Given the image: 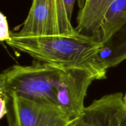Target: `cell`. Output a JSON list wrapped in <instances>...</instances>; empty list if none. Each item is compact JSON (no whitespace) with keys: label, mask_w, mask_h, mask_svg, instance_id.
Returning <instances> with one entry per match:
<instances>
[{"label":"cell","mask_w":126,"mask_h":126,"mask_svg":"<svg viewBox=\"0 0 126 126\" xmlns=\"http://www.w3.org/2000/svg\"><path fill=\"white\" fill-rule=\"evenodd\" d=\"M66 126H95L94 124L85 116L82 115L70 121Z\"/></svg>","instance_id":"cell-11"},{"label":"cell","mask_w":126,"mask_h":126,"mask_svg":"<svg viewBox=\"0 0 126 126\" xmlns=\"http://www.w3.org/2000/svg\"><path fill=\"white\" fill-rule=\"evenodd\" d=\"M63 70L36 60L30 65H13L0 75V93L59 106L57 88Z\"/></svg>","instance_id":"cell-2"},{"label":"cell","mask_w":126,"mask_h":126,"mask_svg":"<svg viewBox=\"0 0 126 126\" xmlns=\"http://www.w3.org/2000/svg\"><path fill=\"white\" fill-rule=\"evenodd\" d=\"M18 32H11L16 37L44 35L72 36L57 15L52 0H33L28 15Z\"/></svg>","instance_id":"cell-5"},{"label":"cell","mask_w":126,"mask_h":126,"mask_svg":"<svg viewBox=\"0 0 126 126\" xmlns=\"http://www.w3.org/2000/svg\"><path fill=\"white\" fill-rule=\"evenodd\" d=\"M6 43L34 60L62 69L87 70L94 75L96 80L107 77V69L101 57L104 45L90 37L79 33L72 36L25 37L11 35Z\"/></svg>","instance_id":"cell-1"},{"label":"cell","mask_w":126,"mask_h":126,"mask_svg":"<svg viewBox=\"0 0 126 126\" xmlns=\"http://www.w3.org/2000/svg\"><path fill=\"white\" fill-rule=\"evenodd\" d=\"M85 2H86V0H77V3L79 9H81L84 7Z\"/></svg>","instance_id":"cell-13"},{"label":"cell","mask_w":126,"mask_h":126,"mask_svg":"<svg viewBox=\"0 0 126 126\" xmlns=\"http://www.w3.org/2000/svg\"><path fill=\"white\" fill-rule=\"evenodd\" d=\"M11 38V31L9 29L7 17L2 12L0 13V40L5 42Z\"/></svg>","instance_id":"cell-10"},{"label":"cell","mask_w":126,"mask_h":126,"mask_svg":"<svg viewBox=\"0 0 126 126\" xmlns=\"http://www.w3.org/2000/svg\"><path fill=\"white\" fill-rule=\"evenodd\" d=\"M94 80V75L84 69H66L62 72L57 88V100L59 106L71 120L84 114L87 90Z\"/></svg>","instance_id":"cell-4"},{"label":"cell","mask_w":126,"mask_h":126,"mask_svg":"<svg viewBox=\"0 0 126 126\" xmlns=\"http://www.w3.org/2000/svg\"><path fill=\"white\" fill-rule=\"evenodd\" d=\"M121 92L107 94L86 106L84 114L95 126H126V105Z\"/></svg>","instance_id":"cell-6"},{"label":"cell","mask_w":126,"mask_h":126,"mask_svg":"<svg viewBox=\"0 0 126 126\" xmlns=\"http://www.w3.org/2000/svg\"><path fill=\"white\" fill-rule=\"evenodd\" d=\"M9 96L4 93H0V118L2 119L8 112Z\"/></svg>","instance_id":"cell-12"},{"label":"cell","mask_w":126,"mask_h":126,"mask_svg":"<svg viewBox=\"0 0 126 126\" xmlns=\"http://www.w3.org/2000/svg\"><path fill=\"white\" fill-rule=\"evenodd\" d=\"M114 0H86L79 9L75 30L78 33L90 37L96 42L104 16Z\"/></svg>","instance_id":"cell-7"},{"label":"cell","mask_w":126,"mask_h":126,"mask_svg":"<svg viewBox=\"0 0 126 126\" xmlns=\"http://www.w3.org/2000/svg\"><path fill=\"white\" fill-rule=\"evenodd\" d=\"M123 22V26L104 45L103 50L109 52L102 58L107 69L119 65L126 59V14Z\"/></svg>","instance_id":"cell-9"},{"label":"cell","mask_w":126,"mask_h":126,"mask_svg":"<svg viewBox=\"0 0 126 126\" xmlns=\"http://www.w3.org/2000/svg\"><path fill=\"white\" fill-rule=\"evenodd\" d=\"M8 96V126H66L72 121L57 105Z\"/></svg>","instance_id":"cell-3"},{"label":"cell","mask_w":126,"mask_h":126,"mask_svg":"<svg viewBox=\"0 0 126 126\" xmlns=\"http://www.w3.org/2000/svg\"><path fill=\"white\" fill-rule=\"evenodd\" d=\"M126 14V0H114L107 10L98 31L97 42L105 44L123 26Z\"/></svg>","instance_id":"cell-8"},{"label":"cell","mask_w":126,"mask_h":126,"mask_svg":"<svg viewBox=\"0 0 126 126\" xmlns=\"http://www.w3.org/2000/svg\"><path fill=\"white\" fill-rule=\"evenodd\" d=\"M123 99H124V103H125L126 105V91L125 95H124V98H123Z\"/></svg>","instance_id":"cell-14"}]
</instances>
